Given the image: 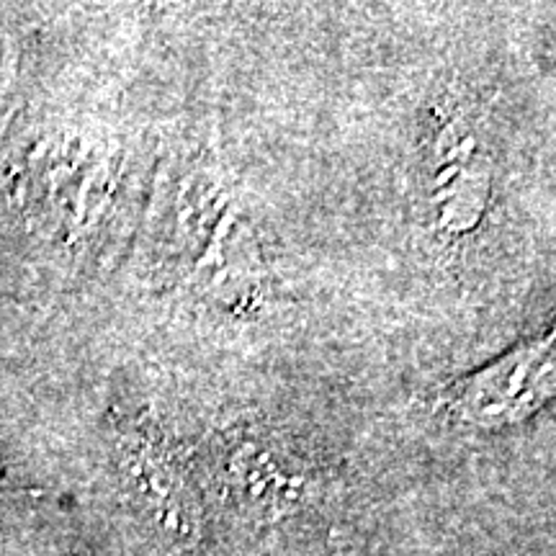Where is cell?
Returning a JSON list of instances; mask_svg holds the SVG:
<instances>
[{
	"label": "cell",
	"mask_w": 556,
	"mask_h": 556,
	"mask_svg": "<svg viewBox=\"0 0 556 556\" xmlns=\"http://www.w3.org/2000/svg\"><path fill=\"white\" fill-rule=\"evenodd\" d=\"M556 389L554 336L513 348L443 394L448 417L467 428L503 430L531 420Z\"/></svg>",
	"instance_id": "1"
},
{
	"label": "cell",
	"mask_w": 556,
	"mask_h": 556,
	"mask_svg": "<svg viewBox=\"0 0 556 556\" xmlns=\"http://www.w3.org/2000/svg\"><path fill=\"white\" fill-rule=\"evenodd\" d=\"M122 477L135 505L176 544H191L201 531V503L176 451L150 433L122 443Z\"/></svg>",
	"instance_id": "2"
},
{
	"label": "cell",
	"mask_w": 556,
	"mask_h": 556,
	"mask_svg": "<svg viewBox=\"0 0 556 556\" xmlns=\"http://www.w3.org/2000/svg\"><path fill=\"white\" fill-rule=\"evenodd\" d=\"M490 197V168L477 150L471 131H458L456 142L441 137L438 155L430 170V206L446 232H469L482 217Z\"/></svg>",
	"instance_id": "3"
},
{
	"label": "cell",
	"mask_w": 556,
	"mask_h": 556,
	"mask_svg": "<svg viewBox=\"0 0 556 556\" xmlns=\"http://www.w3.org/2000/svg\"><path fill=\"white\" fill-rule=\"evenodd\" d=\"M235 490L253 503L255 510H281L294 497V486H302V475L276 448H248L235 456Z\"/></svg>",
	"instance_id": "4"
}]
</instances>
